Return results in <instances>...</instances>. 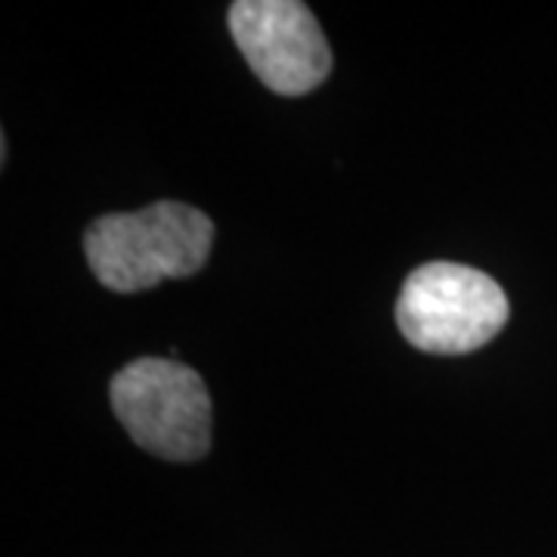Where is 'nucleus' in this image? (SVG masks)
<instances>
[{"mask_svg": "<svg viewBox=\"0 0 557 557\" xmlns=\"http://www.w3.org/2000/svg\"><path fill=\"white\" fill-rule=\"evenodd\" d=\"M511 317V304L483 270L434 260L403 282L397 325L403 338L424 354L461 357L496 338Z\"/></svg>", "mask_w": 557, "mask_h": 557, "instance_id": "2", "label": "nucleus"}, {"mask_svg": "<svg viewBox=\"0 0 557 557\" xmlns=\"http://www.w3.org/2000/svg\"><path fill=\"white\" fill-rule=\"evenodd\" d=\"M112 409L131 440L168 461H196L211 449V397L196 369L139 357L109 384Z\"/></svg>", "mask_w": 557, "mask_h": 557, "instance_id": "3", "label": "nucleus"}, {"mask_svg": "<svg viewBox=\"0 0 557 557\" xmlns=\"http://www.w3.org/2000/svg\"><path fill=\"white\" fill-rule=\"evenodd\" d=\"M211 245V218L183 201H156L131 214H106L84 233V255L94 276L121 295L199 273Z\"/></svg>", "mask_w": 557, "mask_h": 557, "instance_id": "1", "label": "nucleus"}, {"mask_svg": "<svg viewBox=\"0 0 557 557\" xmlns=\"http://www.w3.org/2000/svg\"><path fill=\"white\" fill-rule=\"evenodd\" d=\"M236 47L273 94L304 97L332 72V50L300 0H239L230 7Z\"/></svg>", "mask_w": 557, "mask_h": 557, "instance_id": "4", "label": "nucleus"}]
</instances>
